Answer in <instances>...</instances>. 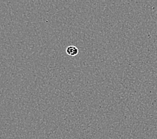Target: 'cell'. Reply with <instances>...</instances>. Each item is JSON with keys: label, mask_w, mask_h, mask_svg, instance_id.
<instances>
[{"label": "cell", "mask_w": 157, "mask_h": 139, "mask_svg": "<svg viewBox=\"0 0 157 139\" xmlns=\"http://www.w3.org/2000/svg\"><path fill=\"white\" fill-rule=\"evenodd\" d=\"M66 52L68 55L71 56H75L78 54V49L76 46H69V47H67L66 49Z\"/></svg>", "instance_id": "obj_1"}]
</instances>
